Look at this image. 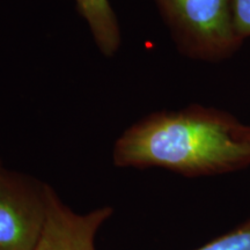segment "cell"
Instances as JSON below:
<instances>
[{"mask_svg":"<svg viewBox=\"0 0 250 250\" xmlns=\"http://www.w3.org/2000/svg\"><path fill=\"white\" fill-rule=\"evenodd\" d=\"M118 168H164L188 177L250 166L247 125L228 112L193 104L156 111L125 129L112 148Z\"/></svg>","mask_w":250,"mask_h":250,"instance_id":"1","label":"cell"},{"mask_svg":"<svg viewBox=\"0 0 250 250\" xmlns=\"http://www.w3.org/2000/svg\"><path fill=\"white\" fill-rule=\"evenodd\" d=\"M174 44L196 62H220L243 41L233 26L232 0H154Z\"/></svg>","mask_w":250,"mask_h":250,"instance_id":"2","label":"cell"},{"mask_svg":"<svg viewBox=\"0 0 250 250\" xmlns=\"http://www.w3.org/2000/svg\"><path fill=\"white\" fill-rule=\"evenodd\" d=\"M48 183L5 168L0 174V250H36L48 218Z\"/></svg>","mask_w":250,"mask_h":250,"instance_id":"3","label":"cell"},{"mask_svg":"<svg viewBox=\"0 0 250 250\" xmlns=\"http://www.w3.org/2000/svg\"><path fill=\"white\" fill-rule=\"evenodd\" d=\"M112 213L111 206L78 213L50 187L48 218L36 250H96V235Z\"/></svg>","mask_w":250,"mask_h":250,"instance_id":"4","label":"cell"},{"mask_svg":"<svg viewBox=\"0 0 250 250\" xmlns=\"http://www.w3.org/2000/svg\"><path fill=\"white\" fill-rule=\"evenodd\" d=\"M80 17L88 26L95 45L104 57H114L122 44L117 15L109 0H74Z\"/></svg>","mask_w":250,"mask_h":250,"instance_id":"5","label":"cell"},{"mask_svg":"<svg viewBox=\"0 0 250 250\" xmlns=\"http://www.w3.org/2000/svg\"><path fill=\"white\" fill-rule=\"evenodd\" d=\"M196 250H250V220Z\"/></svg>","mask_w":250,"mask_h":250,"instance_id":"6","label":"cell"},{"mask_svg":"<svg viewBox=\"0 0 250 250\" xmlns=\"http://www.w3.org/2000/svg\"><path fill=\"white\" fill-rule=\"evenodd\" d=\"M233 26L242 41L250 37V0H232Z\"/></svg>","mask_w":250,"mask_h":250,"instance_id":"7","label":"cell"},{"mask_svg":"<svg viewBox=\"0 0 250 250\" xmlns=\"http://www.w3.org/2000/svg\"><path fill=\"white\" fill-rule=\"evenodd\" d=\"M5 169V167H4V165H2V161H1V159H0V174L2 173V170Z\"/></svg>","mask_w":250,"mask_h":250,"instance_id":"8","label":"cell"},{"mask_svg":"<svg viewBox=\"0 0 250 250\" xmlns=\"http://www.w3.org/2000/svg\"><path fill=\"white\" fill-rule=\"evenodd\" d=\"M247 136H248V138L250 139V126L249 125H247Z\"/></svg>","mask_w":250,"mask_h":250,"instance_id":"9","label":"cell"}]
</instances>
